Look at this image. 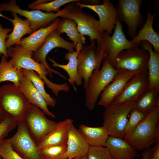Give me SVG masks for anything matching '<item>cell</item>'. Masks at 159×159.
Returning a JSON list of instances; mask_svg holds the SVG:
<instances>
[{
	"mask_svg": "<svg viewBox=\"0 0 159 159\" xmlns=\"http://www.w3.org/2000/svg\"><path fill=\"white\" fill-rule=\"evenodd\" d=\"M0 156L3 159H24L12 148L5 139L0 144Z\"/></svg>",
	"mask_w": 159,
	"mask_h": 159,
	"instance_id": "obj_37",
	"label": "cell"
},
{
	"mask_svg": "<svg viewBox=\"0 0 159 159\" xmlns=\"http://www.w3.org/2000/svg\"><path fill=\"white\" fill-rule=\"evenodd\" d=\"M45 115L38 107L31 104L23 118L30 135L37 145L59 124L47 118Z\"/></svg>",
	"mask_w": 159,
	"mask_h": 159,
	"instance_id": "obj_7",
	"label": "cell"
},
{
	"mask_svg": "<svg viewBox=\"0 0 159 159\" xmlns=\"http://www.w3.org/2000/svg\"><path fill=\"white\" fill-rule=\"evenodd\" d=\"M56 29L59 35L63 33H66L69 39L74 44L83 45L85 43L84 35L79 32L76 23L71 19L64 18L61 19L58 18Z\"/></svg>",
	"mask_w": 159,
	"mask_h": 159,
	"instance_id": "obj_29",
	"label": "cell"
},
{
	"mask_svg": "<svg viewBox=\"0 0 159 159\" xmlns=\"http://www.w3.org/2000/svg\"><path fill=\"white\" fill-rule=\"evenodd\" d=\"M148 73L139 72L135 74L128 81L121 94L112 102L119 103L136 101L149 88Z\"/></svg>",
	"mask_w": 159,
	"mask_h": 159,
	"instance_id": "obj_17",
	"label": "cell"
},
{
	"mask_svg": "<svg viewBox=\"0 0 159 159\" xmlns=\"http://www.w3.org/2000/svg\"><path fill=\"white\" fill-rule=\"evenodd\" d=\"M105 107L102 112L103 126L107 130L109 136L124 139V131L128 121L127 117L134 107V102H112Z\"/></svg>",
	"mask_w": 159,
	"mask_h": 159,
	"instance_id": "obj_3",
	"label": "cell"
},
{
	"mask_svg": "<svg viewBox=\"0 0 159 159\" xmlns=\"http://www.w3.org/2000/svg\"><path fill=\"white\" fill-rule=\"evenodd\" d=\"M1 57L0 83L9 81L19 86L20 81L24 76L22 69H15L13 66L11 59L8 61L7 58L5 56L1 55Z\"/></svg>",
	"mask_w": 159,
	"mask_h": 159,
	"instance_id": "obj_28",
	"label": "cell"
},
{
	"mask_svg": "<svg viewBox=\"0 0 159 159\" xmlns=\"http://www.w3.org/2000/svg\"><path fill=\"white\" fill-rule=\"evenodd\" d=\"M9 57H11L13 66L15 69H25L36 72L45 82L47 87L57 97L60 91L66 92L69 90L67 82L57 84L51 82L47 77L49 72L43 63L37 62L32 57V52L25 50L19 45H15L6 49Z\"/></svg>",
	"mask_w": 159,
	"mask_h": 159,
	"instance_id": "obj_1",
	"label": "cell"
},
{
	"mask_svg": "<svg viewBox=\"0 0 159 159\" xmlns=\"http://www.w3.org/2000/svg\"><path fill=\"white\" fill-rule=\"evenodd\" d=\"M5 115L4 114L0 105V123L4 119L5 117Z\"/></svg>",
	"mask_w": 159,
	"mask_h": 159,
	"instance_id": "obj_42",
	"label": "cell"
},
{
	"mask_svg": "<svg viewBox=\"0 0 159 159\" xmlns=\"http://www.w3.org/2000/svg\"><path fill=\"white\" fill-rule=\"evenodd\" d=\"M141 0H119L116 8L117 17L120 22H124L127 26V33L133 39L137 34V29L141 28L145 19L140 12Z\"/></svg>",
	"mask_w": 159,
	"mask_h": 159,
	"instance_id": "obj_10",
	"label": "cell"
},
{
	"mask_svg": "<svg viewBox=\"0 0 159 159\" xmlns=\"http://www.w3.org/2000/svg\"><path fill=\"white\" fill-rule=\"evenodd\" d=\"M149 53L139 46L121 52L112 65L117 70H124L138 73H148Z\"/></svg>",
	"mask_w": 159,
	"mask_h": 159,
	"instance_id": "obj_11",
	"label": "cell"
},
{
	"mask_svg": "<svg viewBox=\"0 0 159 159\" xmlns=\"http://www.w3.org/2000/svg\"><path fill=\"white\" fill-rule=\"evenodd\" d=\"M75 5L82 8H87L93 10L99 16V30L100 34L105 32L110 35L115 29L118 18L117 9L109 0H104L99 5H90L75 2Z\"/></svg>",
	"mask_w": 159,
	"mask_h": 159,
	"instance_id": "obj_15",
	"label": "cell"
},
{
	"mask_svg": "<svg viewBox=\"0 0 159 159\" xmlns=\"http://www.w3.org/2000/svg\"><path fill=\"white\" fill-rule=\"evenodd\" d=\"M121 22L118 18L114 33L112 36L104 32L101 35L100 40L97 41L98 45L103 47L105 49L111 65L121 52L138 46L127 39Z\"/></svg>",
	"mask_w": 159,
	"mask_h": 159,
	"instance_id": "obj_12",
	"label": "cell"
},
{
	"mask_svg": "<svg viewBox=\"0 0 159 159\" xmlns=\"http://www.w3.org/2000/svg\"><path fill=\"white\" fill-rule=\"evenodd\" d=\"M102 61L101 68L93 71L85 89V105L90 110L95 108L101 93L112 81L118 71L110 64L107 56Z\"/></svg>",
	"mask_w": 159,
	"mask_h": 159,
	"instance_id": "obj_4",
	"label": "cell"
},
{
	"mask_svg": "<svg viewBox=\"0 0 159 159\" xmlns=\"http://www.w3.org/2000/svg\"><path fill=\"white\" fill-rule=\"evenodd\" d=\"M11 14L14 17L12 19L7 18L0 13V16L9 21L12 23L13 29L12 32L8 34L6 40L5 46L7 49L14 45H19L23 36L27 34H31L34 32L30 27L29 21L27 19H23L19 18L17 14L11 12Z\"/></svg>",
	"mask_w": 159,
	"mask_h": 159,
	"instance_id": "obj_22",
	"label": "cell"
},
{
	"mask_svg": "<svg viewBox=\"0 0 159 159\" xmlns=\"http://www.w3.org/2000/svg\"><path fill=\"white\" fill-rule=\"evenodd\" d=\"M19 87L21 91L31 104L38 107L47 116L53 118H55V115L48 109V105L42 95L35 88L27 77L24 76Z\"/></svg>",
	"mask_w": 159,
	"mask_h": 159,
	"instance_id": "obj_23",
	"label": "cell"
},
{
	"mask_svg": "<svg viewBox=\"0 0 159 159\" xmlns=\"http://www.w3.org/2000/svg\"><path fill=\"white\" fill-rule=\"evenodd\" d=\"M67 159H72L69 158H68Z\"/></svg>",
	"mask_w": 159,
	"mask_h": 159,
	"instance_id": "obj_45",
	"label": "cell"
},
{
	"mask_svg": "<svg viewBox=\"0 0 159 159\" xmlns=\"http://www.w3.org/2000/svg\"><path fill=\"white\" fill-rule=\"evenodd\" d=\"M76 51L73 52H68L64 55V59L68 61V63L66 64H62L58 63L54 59L49 57V61L52 62V67L61 68L65 70L67 73L69 78V84L72 85L76 91V89L74 84L79 86L82 85V79L78 74V72L77 56L83 45L77 44Z\"/></svg>",
	"mask_w": 159,
	"mask_h": 159,
	"instance_id": "obj_19",
	"label": "cell"
},
{
	"mask_svg": "<svg viewBox=\"0 0 159 159\" xmlns=\"http://www.w3.org/2000/svg\"><path fill=\"white\" fill-rule=\"evenodd\" d=\"M159 92L148 89L134 102V107L149 113L159 105Z\"/></svg>",
	"mask_w": 159,
	"mask_h": 159,
	"instance_id": "obj_30",
	"label": "cell"
},
{
	"mask_svg": "<svg viewBox=\"0 0 159 159\" xmlns=\"http://www.w3.org/2000/svg\"><path fill=\"white\" fill-rule=\"evenodd\" d=\"M73 121L72 119L67 118L58 122L57 127L37 145L38 150L51 146L67 144L69 129Z\"/></svg>",
	"mask_w": 159,
	"mask_h": 159,
	"instance_id": "obj_21",
	"label": "cell"
},
{
	"mask_svg": "<svg viewBox=\"0 0 159 159\" xmlns=\"http://www.w3.org/2000/svg\"><path fill=\"white\" fill-rule=\"evenodd\" d=\"M156 15V13L152 14L150 11H148L147 19L143 26L137 32L136 36L130 41L138 46H140L141 41H147L153 46L154 52L159 54V34L158 32L154 31L153 27L154 19Z\"/></svg>",
	"mask_w": 159,
	"mask_h": 159,
	"instance_id": "obj_20",
	"label": "cell"
},
{
	"mask_svg": "<svg viewBox=\"0 0 159 159\" xmlns=\"http://www.w3.org/2000/svg\"><path fill=\"white\" fill-rule=\"evenodd\" d=\"M87 155V159H112L106 147L90 146Z\"/></svg>",
	"mask_w": 159,
	"mask_h": 159,
	"instance_id": "obj_36",
	"label": "cell"
},
{
	"mask_svg": "<svg viewBox=\"0 0 159 159\" xmlns=\"http://www.w3.org/2000/svg\"><path fill=\"white\" fill-rule=\"evenodd\" d=\"M75 2L70 3L64 9L67 12L60 17L73 20L76 23L79 32L89 36L91 42L100 39L101 35L99 30V21L94 16L84 12L82 8L75 5Z\"/></svg>",
	"mask_w": 159,
	"mask_h": 159,
	"instance_id": "obj_9",
	"label": "cell"
},
{
	"mask_svg": "<svg viewBox=\"0 0 159 159\" xmlns=\"http://www.w3.org/2000/svg\"><path fill=\"white\" fill-rule=\"evenodd\" d=\"M152 150V147H150L143 150L141 153L142 159H148Z\"/></svg>",
	"mask_w": 159,
	"mask_h": 159,
	"instance_id": "obj_41",
	"label": "cell"
},
{
	"mask_svg": "<svg viewBox=\"0 0 159 159\" xmlns=\"http://www.w3.org/2000/svg\"><path fill=\"white\" fill-rule=\"evenodd\" d=\"M148 114L134 107L129 114V118L124 131V136L132 131L146 117Z\"/></svg>",
	"mask_w": 159,
	"mask_h": 159,
	"instance_id": "obj_34",
	"label": "cell"
},
{
	"mask_svg": "<svg viewBox=\"0 0 159 159\" xmlns=\"http://www.w3.org/2000/svg\"><path fill=\"white\" fill-rule=\"evenodd\" d=\"M58 18L51 25L47 27H41L29 36L21 39L19 45L25 50L34 52L42 45L47 35L57 28Z\"/></svg>",
	"mask_w": 159,
	"mask_h": 159,
	"instance_id": "obj_26",
	"label": "cell"
},
{
	"mask_svg": "<svg viewBox=\"0 0 159 159\" xmlns=\"http://www.w3.org/2000/svg\"><path fill=\"white\" fill-rule=\"evenodd\" d=\"M76 44L68 42L61 37L57 29H55L46 37L40 48L33 52L32 57L36 62L42 63L45 66L48 71L50 78L52 77V74L53 72L68 80V79L60 73L49 67L46 61V58L49 52L55 48H62L67 50L69 52H73L74 49H76Z\"/></svg>",
	"mask_w": 159,
	"mask_h": 159,
	"instance_id": "obj_13",
	"label": "cell"
},
{
	"mask_svg": "<svg viewBox=\"0 0 159 159\" xmlns=\"http://www.w3.org/2000/svg\"><path fill=\"white\" fill-rule=\"evenodd\" d=\"M24 76L27 77L31 81L37 90L42 95L48 106L54 107L56 104L55 98L51 97L45 90V82L35 72L31 70L22 69Z\"/></svg>",
	"mask_w": 159,
	"mask_h": 159,
	"instance_id": "obj_31",
	"label": "cell"
},
{
	"mask_svg": "<svg viewBox=\"0 0 159 159\" xmlns=\"http://www.w3.org/2000/svg\"><path fill=\"white\" fill-rule=\"evenodd\" d=\"M10 28H4L2 24L0 23V57L3 55L6 57L8 59V56L6 47V39L9 33L12 31Z\"/></svg>",
	"mask_w": 159,
	"mask_h": 159,
	"instance_id": "obj_38",
	"label": "cell"
},
{
	"mask_svg": "<svg viewBox=\"0 0 159 159\" xmlns=\"http://www.w3.org/2000/svg\"><path fill=\"white\" fill-rule=\"evenodd\" d=\"M67 145V156L72 159L86 155L90 147L73 123L69 129Z\"/></svg>",
	"mask_w": 159,
	"mask_h": 159,
	"instance_id": "obj_18",
	"label": "cell"
},
{
	"mask_svg": "<svg viewBox=\"0 0 159 159\" xmlns=\"http://www.w3.org/2000/svg\"><path fill=\"white\" fill-rule=\"evenodd\" d=\"M6 11L18 14L23 16L29 22L30 27L35 32L41 27H47L51 25L59 16L66 13L64 9L56 13L43 12L40 10L28 11L22 9L17 4L16 0H11L8 2L0 4V13Z\"/></svg>",
	"mask_w": 159,
	"mask_h": 159,
	"instance_id": "obj_8",
	"label": "cell"
},
{
	"mask_svg": "<svg viewBox=\"0 0 159 159\" xmlns=\"http://www.w3.org/2000/svg\"><path fill=\"white\" fill-rule=\"evenodd\" d=\"M80 0H55L45 3L36 5H28V8L32 10H38L44 11L49 13L52 11L58 12L59 11L60 7L67 3L73 2H79Z\"/></svg>",
	"mask_w": 159,
	"mask_h": 159,
	"instance_id": "obj_33",
	"label": "cell"
},
{
	"mask_svg": "<svg viewBox=\"0 0 159 159\" xmlns=\"http://www.w3.org/2000/svg\"><path fill=\"white\" fill-rule=\"evenodd\" d=\"M18 129L11 138L5 140L24 159H41L37 144L30 135L24 120L18 121Z\"/></svg>",
	"mask_w": 159,
	"mask_h": 159,
	"instance_id": "obj_14",
	"label": "cell"
},
{
	"mask_svg": "<svg viewBox=\"0 0 159 159\" xmlns=\"http://www.w3.org/2000/svg\"><path fill=\"white\" fill-rule=\"evenodd\" d=\"M140 46L149 54L148 64L149 88L159 92V54L154 52L153 46L147 41H141Z\"/></svg>",
	"mask_w": 159,
	"mask_h": 159,
	"instance_id": "obj_25",
	"label": "cell"
},
{
	"mask_svg": "<svg viewBox=\"0 0 159 159\" xmlns=\"http://www.w3.org/2000/svg\"><path fill=\"white\" fill-rule=\"evenodd\" d=\"M18 121L9 116H5L0 123V144L5 139L9 133L17 125Z\"/></svg>",
	"mask_w": 159,
	"mask_h": 159,
	"instance_id": "obj_35",
	"label": "cell"
},
{
	"mask_svg": "<svg viewBox=\"0 0 159 159\" xmlns=\"http://www.w3.org/2000/svg\"><path fill=\"white\" fill-rule=\"evenodd\" d=\"M124 140L136 150L142 151L159 142V105L150 112Z\"/></svg>",
	"mask_w": 159,
	"mask_h": 159,
	"instance_id": "obj_2",
	"label": "cell"
},
{
	"mask_svg": "<svg viewBox=\"0 0 159 159\" xmlns=\"http://www.w3.org/2000/svg\"><path fill=\"white\" fill-rule=\"evenodd\" d=\"M95 41L91 42L90 44L82 47L77 56L78 72L84 80L83 87L86 88L93 71L99 69L103 59L107 54L102 47L95 45Z\"/></svg>",
	"mask_w": 159,
	"mask_h": 159,
	"instance_id": "obj_6",
	"label": "cell"
},
{
	"mask_svg": "<svg viewBox=\"0 0 159 159\" xmlns=\"http://www.w3.org/2000/svg\"><path fill=\"white\" fill-rule=\"evenodd\" d=\"M67 144L47 147L39 150L41 159H67Z\"/></svg>",
	"mask_w": 159,
	"mask_h": 159,
	"instance_id": "obj_32",
	"label": "cell"
},
{
	"mask_svg": "<svg viewBox=\"0 0 159 159\" xmlns=\"http://www.w3.org/2000/svg\"><path fill=\"white\" fill-rule=\"evenodd\" d=\"M138 72L121 70L101 93L98 105L105 107L112 102L122 92L129 80Z\"/></svg>",
	"mask_w": 159,
	"mask_h": 159,
	"instance_id": "obj_16",
	"label": "cell"
},
{
	"mask_svg": "<svg viewBox=\"0 0 159 159\" xmlns=\"http://www.w3.org/2000/svg\"><path fill=\"white\" fill-rule=\"evenodd\" d=\"M148 159H159V142L155 144Z\"/></svg>",
	"mask_w": 159,
	"mask_h": 159,
	"instance_id": "obj_39",
	"label": "cell"
},
{
	"mask_svg": "<svg viewBox=\"0 0 159 159\" xmlns=\"http://www.w3.org/2000/svg\"><path fill=\"white\" fill-rule=\"evenodd\" d=\"M112 159H135L137 150L124 139L109 136L106 143Z\"/></svg>",
	"mask_w": 159,
	"mask_h": 159,
	"instance_id": "obj_24",
	"label": "cell"
},
{
	"mask_svg": "<svg viewBox=\"0 0 159 159\" xmlns=\"http://www.w3.org/2000/svg\"><path fill=\"white\" fill-rule=\"evenodd\" d=\"M78 129L90 146L106 147L109 136L104 126L91 127L81 124Z\"/></svg>",
	"mask_w": 159,
	"mask_h": 159,
	"instance_id": "obj_27",
	"label": "cell"
},
{
	"mask_svg": "<svg viewBox=\"0 0 159 159\" xmlns=\"http://www.w3.org/2000/svg\"><path fill=\"white\" fill-rule=\"evenodd\" d=\"M30 105L19 86L9 84L0 87V105L5 116L22 120Z\"/></svg>",
	"mask_w": 159,
	"mask_h": 159,
	"instance_id": "obj_5",
	"label": "cell"
},
{
	"mask_svg": "<svg viewBox=\"0 0 159 159\" xmlns=\"http://www.w3.org/2000/svg\"><path fill=\"white\" fill-rule=\"evenodd\" d=\"M80 3L87 5H94L100 4V2L99 0H82L79 2Z\"/></svg>",
	"mask_w": 159,
	"mask_h": 159,
	"instance_id": "obj_40",
	"label": "cell"
},
{
	"mask_svg": "<svg viewBox=\"0 0 159 159\" xmlns=\"http://www.w3.org/2000/svg\"><path fill=\"white\" fill-rule=\"evenodd\" d=\"M0 159H3L0 156Z\"/></svg>",
	"mask_w": 159,
	"mask_h": 159,
	"instance_id": "obj_44",
	"label": "cell"
},
{
	"mask_svg": "<svg viewBox=\"0 0 159 159\" xmlns=\"http://www.w3.org/2000/svg\"><path fill=\"white\" fill-rule=\"evenodd\" d=\"M72 159H87V155L76 158H73Z\"/></svg>",
	"mask_w": 159,
	"mask_h": 159,
	"instance_id": "obj_43",
	"label": "cell"
}]
</instances>
